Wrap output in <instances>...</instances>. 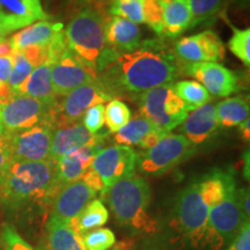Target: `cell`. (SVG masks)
Instances as JSON below:
<instances>
[{
  "mask_svg": "<svg viewBox=\"0 0 250 250\" xmlns=\"http://www.w3.org/2000/svg\"><path fill=\"white\" fill-rule=\"evenodd\" d=\"M179 76L176 57L160 41H146L134 51L115 56L98 73V80L114 98L140 94L173 83Z\"/></svg>",
  "mask_w": 250,
  "mask_h": 250,
  "instance_id": "1",
  "label": "cell"
},
{
  "mask_svg": "<svg viewBox=\"0 0 250 250\" xmlns=\"http://www.w3.org/2000/svg\"><path fill=\"white\" fill-rule=\"evenodd\" d=\"M58 190L54 161H12L0 186V204L9 211L43 208Z\"/></svg>",
  "mask_w": 250,
  "mask_h": 250,
  "instance_id": "2",
  "label": "cell"
},
{
  "mask_svg": "<svg viewBox=\"0 0 250 250\" xmlns=\"http://www.w3.org/2000/svg\"><path fill=\"white\" fill-rule=\"evenodd\" d=\"M109 19L101 4L88 6L71 19L64 31L68 49L98 73L117 56L108 48L105 40Z\"/></svg>",
  "mask_w": 250,
  "mask_h": 250,
  "instance_id": "3",
  "label": "cell"
},
{
  "mask_svg": "<svg viewBox=\"0 0 250 250\" xmlns=\"http://www.w3.org/2000/svg\"><path fill=\"white\" fill-rule=\"evenodd\" d=\"M103 197L121 226L143 234L156 230V221L149 214L151 187L142 176L132 174L124 177L109 188Z\"/></svg>",
  "mask_w": 250,
  "mask_h": 250,
  "instance_id": "4",
  "label": "cell"
},
{
  "mask_svg": "<svg viewBox=\"0 0 250 250\" xmlns=\"http://www.w3.org/2000/svg\"><path fill=\"white\" fill-rule=\"evenodd\" d=\"M208 206L199 190L198 181L190 183L180 192L175 204V223L192 246H212L219 250L224 245L208 227Z\"/></svg>",
  "mask_w": 250,
  "mask_h": 250,
  "instance_id": "5",
  "label": "cell"
},
{
  "mask_svg": "<svg viewBox=\"0 0 250 250\" xmlns=\"http://www.w3.org/2000/svg\"><path fill=\"white\" fill-rule=\"evenodd\" d=\"M139 114L166 133H170L186 120V104L176 95L173 83L162 85L138 98Z\"/></svg>",
  "mask_w": 250,
  "mask_h": 250,
  "instance_id": "6",
  "label": "cell"
},
{
  "mask_svg": "<svg viewBox=\"0 0 250 250\" xmlns=\"http://www.w3.org/2000/svg\"><path fill=\"white\" fill-rule=\"evenodd\" d=\"M196 146L182 134L167 133L154 146L137 155V167L143 174L161 176L195 154Z\"/></svg>",
  "mask_w": 250,
  "mask_h": 250,
  "instance_id": "7",
  "label": "cell"
},
{
  "mask_svg": "<svg viewBox=\"0 0 250 250\" xmlns=\"http://www.w3.org/2000/svg\"><path fill=\"white\" fill-rule=\"evenodd\" d=\"M112 96L99 80L80 86L62 96L50 105L48 118L55 126L74 123L83 118L87 109L96 104H104Z\"/></svg>",
  "mask_w": 250,
  "mask_h": 250,
  "instance_id": "8",
  "label": "cell"
},
{
  "mask_svg": "<svg viewBox=\"0 0 250 250\" xmlns=\"http://www.w3.org/2000/svg\"><path fill=\"white\" fill-rule=\"evenodd\" d=\"M50 105L30 96H12L0 104V134L12 136L41 123L48 118Z\"/></svg>",
  "mask_w": 250,
  "mask_h": 250,
  "instance_id": "9",
  "label": "cell"
},
{
  "mask_svg": "<svg viewBox=\"0 0 250 250\" xmlns=\"http://www.w3.org/2000/svg\"><path fill=\"white\" fill-rule=\"evenodd\" d=\"M55 125L49 118L9 136L12 161L40 162L50 160Z\"/></svg>",
  "mask_w": 250,
  "mask_h": 250,
  "instance_id": "10",
  "label": "cell"
},
{
  "mask_svg": "<svg viewBox=\"0 0 250 250\" xmlns=\"http://www.w3.org/2000/svg\"><path fill=\"white\" fill-rule=\"evenodd\" d=\"M51 81L57 98L78 87L98 80V72L73 54L70 49L58 61L50 64Z\"/></svg>",
  "mask_w": 250,
  "mask_h": 250,
  "instance_id": "11",
  "label": "cell"
},
{
  "mask_svg": "<svg viewBox=\"0 0 250 250\" xmlns=\"http://www.w3.org/2000/svg\"><path fill=\"white\" fill-rule=\"evenodd\" d=\"M249 219L243 213L237 197V187L228 190L224 198L208 211V227L221 242H230Z\"/></svg>",
  "mask_w": 250,
  "mask_h": 250,
  "instance_id": "12",
  "label": "cell"
},
{
  "mask_svg": "<svg viewBox=\"0 0 250 250\" xmlns=\"http://www.w3.org/2000/svg\"><path fill=\"white\" fill-rule=\"evenodd\" d=\"M137 155L138 154L134 149L123 145H112L102 148L95 155L92 168L101 177L105 192L118 181L134 174Z\"/></svg>",
  "mask_w": 250,
  "mask_h": 250,
  "instance_id": "13",
  "label": "cell"
},
{
  "mask_svg": "<svg viewBox=\"0 0 250 250\" xmlns=\"http://www.w3.org/2000/svg\"><path fill=\"white\" fill-rule=\"evenodd\" d=\"M175 54L186 64L218 62L225 57V46L214 31L204 30L177 41Z\"/></svg>",
  "mask_w": 250,
  "mask_h": 250,
  "instance_id": "14",
  "label": "cell"
},
{
  "mask_svg": "<svg viewBox=\"0 0 250 250\" xmlns=\"http://www.w3.org/2000/svg\"><path fill=\"white\" fill-rule=\"evenodd\" d=\"M46 18L42 0H0V36H7Z\"/></svg>",
  "mask_w": 250,
  "mask_h": 250,
  "instance_id": "15",
  "label": "cell"
},
{
  "mask_svg": "<svg viewBox=\"0 0 250 250\" xmlns=\"http://www.w3.org/2000/svg\"><path fill=\"white\" fill-rule=\"evenodd\" d=\"M187 74L195 78L212 95L227 98L239 88V79L233 71L219 62H193L186 64Z\"/></svg>",
  "mask_w": 250,
  "mask_h": 250,
  "instance_id": "16",
  "label": "cell"
},
{
  "mask_svg": "<svg viewBox=\"0 0 250 250\" xmlns=\"http://www.w3.org/2000/svg\"><path fill=\"white\" fill-rule=\"evenodd\" d=\"M96 198V192L83 181H76L59 188L51 203V217L70 224L83 208Z\"/></svg>",
  "mask_w": 250,
  "mask_h": 250,
  "instance_id": "17",
  "label": "cell"
},
{
  "mask_svg": "<svg viewBox=\"0 0 250 250\" xmlns=\"http://www.w3.org/2000/svg\"><path fill=\"white\" fill-rule=\"evenodd\" d=\"M104 136L105 134L90 133L80 121L55 126L50 148V160L56 162L62 156L76 152L85 146L101 143L104 140Z\"/></svg>",
  "mask_w": 250,
  "mask_h": 250,
  "instance_id": "18",
  "label": "cell"
},
{
  "mask_svg": "<svg viewBox=\"0 0 250 250\" xmlns=\"http://www.w3.org/2000/svg\"><path fill=\"white\" fill-rule=\"evenodd\" d=\"M219 126L215 104L208 102L188 112L180 131L192 145L197 146L210 140L217 133Z\"/></svg>",
  "mask_w": 250,
  "mask_h": 250,
  "instance_id": "19",
  "label": "cell"
},
{
  "mask_svg": "<svg viewBox=\"0 0 250 250\" xmlns=\"http://www.w3.org/2000/svg\"><path fill=\"white\" fill-rule=\"evenodd\" d=\"M103 148V142L78 149L62 156L55 162L56 165V182L61 188L65 184L81 180L85 171L92 166L94 158Z\"/></svg>",
  "mask_w": 250,
  "mask_h": 250,
  "instance_id": "20",
  "label": "cell"
},
{
  "mask_svg": "<svg viewBox=\"0 0 250 250\" xmlns=\"http://www.w3.org/2000/svg\"><path fill=\"white\" fill-rule=\"evenodd\" d=\"M167 133L158 129L147 118L142 116L138 112L127 122L125 126L114 133L112 138L117 145L127 146V147L138 146L146 151L153 147Z\"/></svg>",
  "mask_w": 250,
  "mask_h": 250,
  "instance_id": "21",
  "label": "cell"
},
{
  "mask_svg": "<svg viewBox=\"0 0 250 250\" xmlns=\"http://www.w3.org/2000/svg\"><path fill=\"white\" fill-rule=\"evenodd\" d=\"M108 48L122 55L134 51L142 44V31L137 23L120 17H110L105 28Z\"/></svg>",
  "mask_w": 250,
  "mask_h": 250,
  "instance_id": "22",
  "label": "cell"
},
{
  "mask_svg": "<svg viewBox=\"0 0 250 250\" xmlns=\"http://www.w3.org/2000/svg\"><path fill=\"white\" fill-rule=\"evenodd\" d=\"M62 23L39 21L20 29L9 39L14 51H20L31 45H48L58 33L62 31Z\"/></svg>",
  "mask_w": 250,
  "mask_h": 250,
  "instance_id": "23",
  "label": "cell"
},
{
  "mask_svg": "<svg viewBox=\"0 0 250 250\" xmlns=\"http://www.w3.org/2000/svg\"><path fill=\"white\" fill-rule=\"evenodd\" d=\"M17 95L30 96L46 104H52L57 100V95L52 86L51 71L48 62L34 68L26 81L19 87Z\"/></svg>",
  "mask_w": 250,
  "mask_h": 250,
  "instance_id": "24",
  "label": "cell"
},
{
  "mask_svg": "<svg viewBox=\"0 0 250 250\" xmlns=\"http://www.w3.org/2000/svg\"><path fill=\"white\" fill-rule=\"evenodd\" d=\"M164 34L170 39L179 37L191 28L192 15L187 0H162Z\"/></svg>",
  "mask_w": 250,
  "mask_h": 250,
  "instance_id": "25",
  "label": "cell"
},
{
  "mask_svg": "<svg viewBox=\"0 0 250 250\" xmlns=\"http://www.w3.org/2000/svg\"><path fill=\"white\" fill-rule=\"evenodd\" d=\"M50 250H87L83 236L74 232L67 224L50 215L46 224Z\"/></svg>",
  "mask_w": 250,
  "mask_h": 250,
  "instance_id": "26",
  "label": "cell"
},
{
  "mask_svg": "<svg viewBox=\"0 0 250 250\" xmlns=\"http://www.w3.org/2000/svg\"><path fill=\"white\" fill-rule=\"evenodd\" d=\"M109 219V211L101 199H93L70 224H67L74 232L83 236L89 230L103 226Z\"/></svg>",
  "mask_w": 250,
  "mask_h": 250,
  "instance_id": "27",
  "label": "cell"
},
{
  "mask_svg": "<svg viewBox=\"0 0 250 250\" xmlns=\"http://www.w3.org/2000/svg\"><path fill=\"white\" fill-rule=\"evenodd\" d=\"M219 125L233 127L249 118V101L242 96L228 98L215 104Z\"/></svg>",
  "mask_w": 250,
  "mask_h": 250,
  "instance_id": "28",
  "label": "cell"
},
{
  "mask_svg": "<svg viewBox=\"0 0 250 250\" xmlns=\"http://www.w3.org/2000/svg\"><path fill=\"white\" fill-rule=\"evenodd\" d=\"M176 95L186 104L188 111L202 107L211 101V94L195 80H182L174 85Z\"/></svg>",
  "mask_w": 250,
  "mask_h": 250,
  "instance_id": "29",
  "label": "cell"
},
{
  "mask_svg": "<svg viewBox=\"0 0 250 250\" xmlns=\"http://www.w3.org/2000/svg\"><path fill=\"white\" fill-rule=\"evenodd\" d=\"M192 15L191 27L213 21L224 8L228 0H187Z\"/></svg>",
  "mask_w": 250,
  "mask_h": 250,
  "instance_id": "30",
  "label": "cell"
},
{
  "mask_svg": "<svg viewBox=\"0 0 250 250\" xmlns=\"http://www.w3.org/2000/svg\"><path fill=\"white\" fill-rule=\"evenodd\" d=\"M131 120L130 108L121 100H110L104 105V123L111 133H116Z\"/></svg>",
  "mask_w": 250,
  "mask_h": 250,
  "instance_id": "31",
  "label": "cell"
},
{
  "mask_svg": "<svg viewBox=\"0 0 250 250\" xmlns=\"http://www.w3.org/2000/svg\"><path fill=\"white\" fill-rule=\"evenodd\" d=\"M108 13L137 24L144 23L142 0H110Z\"/></svg>",
  "mask_w": 250,
  "mask_h": 250,
  "instance_id": "32",
  "label": "cell"
},
{
  "mask_svg": "<svg viewBox=\"0 0 250 250\" xmlns=\"http://www.w3.org/2000/svg\"><path fill=\"white\" fill-rule=\"evenodd\" d=\"M144 22L155 31L164 35V4L162 0H142Z\"/></svg>",
  "mask_w": 250,
  "mask_h": 250,
  "instance_id": "33",
  "label": "cell"
},
{
  "mask_svg": "<svg viewBox=\"0 0 250 250\" xmlns=\"http://www.w3.org/2000/svg\"><path fill=\"white\" fill-rule=\"evenodd\" d=\"M228 49L246 66L250 65V29L233 28V35L228 41Z\"/></svg>",
  "mask_w": 250,
  "mask_h": 250,
  "instance_id": "34",
  "label": "cell"
},
{
  "mask_svg": "<svg viewBox=\"0 0 250 250\" xmlns=\"http://www.w3.org/2000/svg\"><path fill=\"white\" fill-rule=\"evenodd\" d=\"M87 250H109L116 243V236L109 228H96L83 235Z\"/></svg>",
  "mask_w": 250,
  "mask_h": 250,
  "instance_id": "35",
  "label": "cell"
},
{
  "mask_svg": "<svg viewBox=\"0 0 250 250\" xmlns=\"http://www.w3.org/2000/svg\"><path fill=\"white\" fill-rule=\"evenodd\" d=\"M12 59H13V68H12L11 78L8 80V86L11 87L14 95H17L19 87L26 81L35 67L27 61V58L20 51H14Z\"/></svg>",
  "mask_w": 250,
  "mask_h": 250,
  "instance_id": "36",
  "label": "cell"
},
{
  "mask_svg": "<svg viewBox=\"0 0 250 250\" xmlns=\"http://www.w3.org/2000/svg\"><path fill=\"white\" fill-rule=\"evenodd\" d=\"M83 124L90 133H98L104 125V104H96L87 109L83 116Z\"/></svg>",
  "mask_w": 250,
  "mask_h": 250,
  "instance_id": "37",
  "label": "cell"
},
{
  "mask_svg": "<svg viewBox=\"0 0 250 250\" xmlns=\"http://www.w3.org/2000/svg\"><path fill=\"white\" fill-rule=\"evenodd\" d=\"M2 241L5 250H35L12 225L8 224H5L2 227Z\"/></svg>",
  "mask_w": 250,
  "mask_h": 250,
  "instance_id": "38",
  "label": "cell"
},
{
  "mask_svg": "<svg viewBox=\"0 0 250 250\" xmlns=\"http://www.w3.org/2000/svg\"><path fill=\"white\" fill-rule=\"evenodd\" d=\"M20 52L27 58V61L29 62L34 67L40 66V65L44 64V62L49 61L48 45L27 46V48L20 50Z\"/></svg>",
  "mask_w": 250,
  "mask_h": 250,
  "instance_id": "39",
  "label": "cell"
},
{
  "mask_svg": "<svg viewBox=\"0 0 250 250\" xmlns=\"http://www.w3.org/2000/svg\"><path fill=\"white\" fill-rule=\"evenodd\" d=\"M12 162L11 146H9V136L0 134V186L7 173L9 165Z\"/></svg>",
  "mask_w": 250,
  "mask_h": 250,
  "instance_id": "40",
  "label": "cell"
},
{
  "mask_svg": "<svg viewBox=\"0 0 250 250\" xmlns=\"http://www.w3.org/2000/svg\"><path fill=\"white\" fill-rule=\"evenodd\" d=\"M226 250H250V227L249 221L243 225L236 236L230 241Z\"/></svg>",
  "mask_w": 250,
  "mask_h": 250,
  "instance_id": "41",
  "label": "cell"
},
{
  "mask_svg": "<svg viewBox=\"0 0 250 250\" xmlns=\"http://www.w3.org/2000/svg\"><path fill=\"white\" fill-rule=\"evenodd\" d=\"M81 181H83V182H85L94 192H96V195L100 193L102 197L105 195L104 184H103L101 177L99 176V174L93 169L92 166H90L88 169L85 171V174L83 175Z\"/></svg>",
  "mask_w": 250,
  "mask_h": 250,
  "instance_id": "42",
  "label": "cell"
},
{
  "mask_svg": "<svg viewBox=\"0 0 250 250\" xmlns=\"http://www.w3.org/2000/svg\"><path fill=\"white\" fill-rule=\"evenodd\" d=\"M13 68V59L11 57H0V85L8 83Z\"/></svg>",
  "mask_w": 250,
  "mask_h": 250,
  "instance_id": "43",
  "label": "cell"
},
{
  "mask_svg": "<svg viewBox=\"0 0 250 250\" xmlns=\"http://www.w3.org/2000/svg\"><path fill=\"white\" fill-rule=\"evenodd\" d=\"M237 197H239V202L243 213L249 219V191L246 189H237Z\"/></svg>",
  "mask_w": 250,
  "mask_h": 250,
  "instance_id": "44",
  "label": "cell"
},
{
  "mask_svg": "<svg viewBox=\"0 0 250 250\" xmlns=\"http://www.w3.org/2000/svg\"><path fill=\"white\" fill-rule=\"evenodd\" d=\"M13 52L14 50L8 40L2 39L0 41V57H11Z\"/></svg>",
  "mask_w": 250,
  "mask_h": 250,
  "instance_id": "45",
  "label": "cell"
},
{
  "mask_svg": "<svg viewBox=\"0 0 250 250\" xmlns=\"http://www.w3.org/2000/svg\"><path fill=\"white\" fill-rule=\"evenodd\" d=\"M109 250H136L134 249V243L131 240L126 239L123 241H118L115 243Z\"/></svg>",
  "mask_w": 250,
  "mask_h": 250,
  "instance_id": "46",
  "label": "cell"
},
{
  "mask_svg": "<svg viewBox=\"0 0 250 250\" xmlns=\"http://www.w3.org/2000/svg\"><path fill=\"white\" fill-rule=\"evenodd\" d=\"M239 130H240V133H241L242 138L248 142L250 138V121H249V118H247L246 121H243L242 123L239 125Z\"/></svg>",
  "mask_w": 250,
  "mask_h": 250,
  "instance_id": "47",
  "label": "cell"
},
{
  "mask_svg": "<svg viewBox=\"0 0 250 250\" xmlns=\"http://www.w3.org/2000/svg\"><path fill=\"white\" fill-rule=\"evenodd\" d=\"M86 1H94V0H86ZM98 1H99V0H98Z\"/></svg>",
  "mask_w": 250,
  "mask_h": 250,
  "instance_id": "48",
  "label": "cell"
},
{
  "mask_svg": "<svg viewBox=\"0 0 250 250\" xmlns=\"http://www.w3.org/2000/svg\"><path fill=\"white\" fill-rule=\"evenodd\" d=\"M2 39H4V37H1V36H0V41H1Z\"/></svg>",
  "mask_w": 250,
  "mask_h": 250,
  "instance_id": "49",
  "label": "cell"
}]
</instances>
